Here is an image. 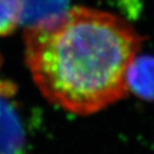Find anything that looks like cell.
I'll return each instance as SVG.
<instances>
[{"instance_id":"1","label":"cell","mask_w":154,"mask_h":154,"mask_svg":"<svg viewBox=\"0 0 154 154\" xmlns=\"http://www.w3.org/2000/svg\"><path fill=\"white\" fill-rule=\"evenodd\" d=\"M25 60L49 103L88 116L128 94L126 73L143 38L109 12L73 7L25 28Z\"/></svg>"},{"instance_id":"2","label":"cell","mask_w":154,"mask_h":154,"mask_svg":"<svg viewBox=\"0 0 154 154\" xmlns=\"http://www.w3.org/2000/svg\"><path fill=\"white\" fill-rule=\"evenodd\" d=\"M16 86L0 80V154H30L26 126L13 96Z\"/></svg>"},{"instance_id":"3","label":"cell","mask_w":154,"mask_h":154,"mask_svg":"<svg viewBox=\"0 0 154 154\" xmlns=\"http://www.w3.org/2000/svg\"><path fill=\"white\" fill-rule=\"evenodd\" d=\"M128 90L147 101H154V57L136 56L126 73Z\"/></svg>"},{"instance_id":"4","label":"cell","mask_w":154,"mask_h":154,"mask_svg":"<svg viewBox=\"0 0 154 154\" xmlns=\"http://www.w3.org/2000/svg\"><path fill=\"white\" fill-rule=\"evenodd\" d=\"M22 26L30 27L56 18L70 9V0H20Z\"/></svg>"},{"instance_id":"5","label":"cell","mask_w":154,"mask_h":154,"mask_svg":"<svg viewBox=\"0 0 154 154\" xmlns=\"http://www.w3.org/2000/svg\"><path fill=\"white\" fill-rule=\"evenodd\" d=\"M20 0H0V36H7L22 26Z\"/></svg>"},{"instance_id":"6","label":"cell","mask_w":154,"mask_h":154,"mask_svg":"<svg viewBox=\"0 0 154 154\" xmlns=\"http://www.w3.org/2000/svg\"><path fill=\"white\" fill-rule=\"evenodd\" d=\"M1 64H2V58L0 56V67H1Z\"/></svg>"}]
</instances>
